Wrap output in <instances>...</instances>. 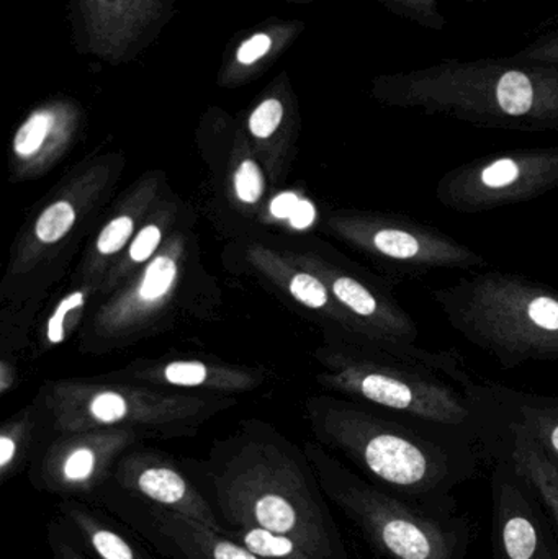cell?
<instances>
[{
	"mask_svg": "<svg viewBox=\"0 0 558 559\" xmlns=\"http://www.w3.org/2000/svg\"><path fill=\"white\" fill-rule=\"evenodd\" d=\"M298 202H300V199L294 192L281 193L271 202L272 216L277 219L290 218L292 213L297 209Z\"/></svg>",
	"mask_w": 558,
	"mask_h": 559,
	"instance_id": "obj_31",
	"label": "cell"
},
{
	"mask_svg": "<svg viewBox=\"0 0 558 559\" xmlns=\"http://www.w3.org/2000/svg\"><path fill=\"white\" fill-rule=\"evenodd\" d=\"M55 123V117L49 111H36L25 123L16 131L15 140H13V150L16 156L32 157L39 153L49 130Z\"/></svg>",
	"mask_w": 558,
	"mask_h": 559,
	"instance_id": "obj_19",
	"label": "cell"
},
{
	"mask_svg": "<svg viewBox=\"0 0 558 559\" xmlns=\"http://www.w3.org/2000/svg\"><path fill=\"white\" fill-rule=\"evenodd\" d=\"M314 472L333 502L383 559H467L471 522L459 511L428 508L383 491L327 455Z\"/></svg>",
	"mask_w": 558,
	"mask_h": 559,
	"instance_id": "obj_5",
	"label": "cell"
},
{
	"mask_svg": "<svg viewBox=\"0 0 558 559\" xmlns=\"http://www.w3.org/2000/svg\"><path fill=\"white\" fill-rule=\"evenodd\" d=\"M117 481L123 491L150 502L153 508L186 515L215 532H226L205 495L170 463L144 456L127 460L118 468Z\"/></svg>",
	"mask_w": 558,
	"mask_h": 559,
	"instance_id": "obj_10",
	"label": "cell"
},
{
	"mask_svg": "<svg viewBox=\"0 0 558 559\" xmlns=\"http://www.w3.org/2000/svg\"><path fill=\"white\" fill-rule=\"evenodd\" d=\"M134 231V222L130 216H118L111 219L97 239V251L102 255L117 254L130 241Z\"/></svg>",
	"mask_w": 558,
	"mask_h": 559,
	"instance_id": "obj_23",
	"label": "cell"
},
{
	"mask_svg": "<svg viewBox=\"0 0 558 559\" xmlns=\"http://www.w3.org/2000/svg\"><path fill=\"white\" fill-rule=\"evenodd\" d=\"M154 532L177 559H262L236 544L225 532H215L186 515L151 506Z\"/></svg>",
	"mask_w": 558,
	"mask_h": 559,
	"instance_id": "obj_12",
	"label": "cell"
},
{
	"mask_svg": "<svg viewBox=\"0 0 558 559\" xmlns=\"http://www.w3.org/2000/svg\"><path fill=\"white\" fill-rule=\"evenodd\" d=\"M199 483L225 528H268L317 559H349L317 472L277 447H246L210 465Z\"/></svg>",
	"mask_w": 558,
	"mask_h": 559,
	"instance_id": "obj_3",
	"label": "cell"
},
{
	"mask_svg": "<svg viewBox=\"0 0 558 559\" xmlns=\"http://www.w3.org/2000/svg\"><path fill=\"white\" fill-rule=\"evenodd\" d=\"M235 193L239 202L254 205L264 193V177L254 160H242L235 174Z\"/></svg>",
	"mask_w": 558,
	"mask_h": 559,
	"instance_id": "obj_21",
	"label": "cell"
},
{
	"mask_svg": "<svg viewBox=\"0 0 558 559\" xmlns=\"http://www.w3.org/2000/svg\"><path fill=\"white\" fill-rule=\"evenodd\" d=\"M474 391L484 407L482 452L484 455H501L510 460L514 469L536 492L558 535V466L520 423L495 406L484 383H475Z\"/></svg>",
	"mask_w": 558,
	"mask_h": 559,
	"instance_id": "obj_9",
	"label": "cell"
},
{
	"mask_svg": "<svg viewBox=\"0 0 558 559\" xmlns=\"http://www.w3.org/2000/svg\"><path fill=\"white\" fill-rule=\"evenodd\" d=\"M349 235L390 271L406 278L488 265L480 252L412 216L366 215L349 223Z\"/></svg>",
	"mask_w": 558,
	"mask_h": 559,
	"instance_id": "obj_7",
	"label": "cell"
},
{
	"mask_svg": "<svg viewBox=\"0 0 558 559\" xmlns=\"http://www.w3.org/2000/svg\"><path fill=\"white\" fill-rule=\"evenodd\" d=\"M379 97L484 130L558 131V62L441 59L383 79Z\"/></svg>",
	"mask_w": 558,
	"mask_h": 559,
	"instance_id": "obj_1",
	"label": "cell"
},
{
	"mask_svg": "<svg viewBox=\"0 0 558 559\" xmlns=\"http://www.w3.org/2000/svg\"><path fill=\"white\" fill-rule=\"evenodd\" d=\"M327 436L383 491L458 511L455 489L480 472V442L467 432L372 406L340 411Z\"/></svg>",
	"mask_w": 558,
	"mask_h": 559,
	"instance_id": "obj_2",
	"label": "cell"
},
{
	"mask_svg": "<svg viewBox=\"0 0 558 559\" xmlns=\"http://www.w3.org/2000/svg\"><path fill=\"white\" fill-rule=\"evenodd\" d=\"M284 117V107L275 98L262 102L249 118V130L259 140L272 136Z\"/></svg>",
	"mask_w": 558,
	"mask_h": 559,
	"instance_id": "obj_25",
	"label": "cell"
},
{
	"mask_svg": "<svg viewBox=\"0 0 558 559\" xmlns=\"http://www.w3.org/2000/svg\"><path fill=\"white\" fill-rule=\"evenodd\" d=\"M271 38H269L268 35H264V33H259V35H254L252 38L246 39V41L239 46L236 58H238V61L241 62V64H252V62L261 59L262 56L268 55L269 49H271Z\"/></svg>",
	"mask_w": 558,
	"mask_h": 559,
	"instance_id": "obj_29",
	"label": "cell"
},
{
	"mask_svg": "<svg viewBox=\"0 0 558 559\" xmlns=\"http://www.w3.org/2000/svg\"><path fill=\"white\" fill-rule=\"evenodd\" d=\"M393 12L415 23L422 28L442 32L448 25V19L441 10L442 0H387ZM467 3H478L482 0H464Z\"/></svg>",
	"mask_w": 558,
	"mask_h": 559,
	"instance_id": "obj_17",
	"label": "cell"
},
{
	"mask_svg": "<svg viewBox=\"0 0 558 559\" xmlns=\"http://www.w3.org/2000/svg\"><path fill=\"white\" fill-rule=\"evenodd\" d=\"M130 404L121 394L114 393V391L95 394L87 406L88 419L94 424H100V426L123 423L130 417Z\"/></svg>",
	"mask_w": 558,
	"mask_h": 559,
	"instance_id": "obj_20",
	"label": "cell"
},
{
	"mask_svg": "<svg viewBox=\"0 0 558 559\" xmlns=\"http://www.w3.org/2000/svg\"><path fill=\"white\" fill-rule=\"evenodd\" d=\"M314 222H317V209H314L313 203L310 200L300 199L297 209L288 218L292 228L304 231V229L311 228Z\"/></svg>",
	"mask_w": 558,
	"mask_h": 559,
	"instance_id": "obj_30",
	"label": "cell"
},
{
	"mask_svg": "<svg viewBox=\"0 0 558 559\" xmlns=\"http://www.w3.org/2000/svg\"><path fill=\"white\" fill-rule=\"evenodd\" d=\"M51 548L55 559H88L85 557L84 551L79 550L74 545L59 537L58 534H51Z\"/></svg>",
	"mask_w": 558,
	"mask_h": 559,
	"instance_id": "obj_32",
	"label": "cell"
},
{
	"mask_svg": "<svg viewBox=\"0 0 558 559\" xmlns=\"http://www.w3.org/2000/svg\"><path fill=\"white\" fill-rule=\"evenodd\" d=\"M85 296L82 292H74L71 295L66 296L58 308L52 312L51 318L48 321V328H46V337L51 344H59L64 341V321L68 318L69 312L74 309L82 308L84 306Z\"/></svg>",
	"mask_w": 558,
	"mask_h": 559,
	"instance_id": "obj_27",
	"label": "cell"
},
{
	"mask_svg": "<svg viewBox=\"0 0 558 559\" xmlns=\"http://www.w3.org/2000/svg\"><path fill=\"white\" fill-rule=\"evenodd\" d=\"M117 447L108 442H84L64 447L46 462L41 486L62 499L87 496L107 475L108 460Z\"/></svg>",
	"mask_w": 558,
	"mask_h": 559,
	"instance_id": "obj_11",
	"label": "cell"
},
{
	"mask_svg": "<svg viewBox=\"0 0 558 559\" xmlns=\"http://www.w3.org/2000/svg\"><path fill=\"white\" fill-rule=\"evenodd\" d=\"M558 189V144L518 147L461 164L436 183L435 195L459 215H482L533 202Z\"/></svg>",
	"mask_w": 558,
	"mask_h": 559,
	"instance_id": "obj_6",
	"label": "cell"
},
{
	"mask_svg": "<svg viewBox=\"0 0 558 559\" xmlns=\"http://www.w3.org/2000/svg\"><path fill=\"white\" fill-rule=\"evenodd\" d=\"M513 56L526 61L558 62V23L537 35Z\"/></svg>",
	"mask_w": 558,
	"mask_h": 559,
	"instance_id": "obj_24",
	"label": "cell"
},
{
	"mask_svg": "<svg viewBox=\"0 0 558 559\" xmlns=\"http://www.w3.org/2000/svg\"><path fill=\"white\" fill-rule=\"evenodd\" d=\"M177 262L170 255H157L150 262L143 278L136 286V301L141 306H154L166 298L177 280Z\"/></svg>",
	"mask_w": 558,
	"mask_h": 559,
	"instance_id": "obj_16",
	"label": "cell"
},
{
	"mask_svg": "<svg viewBox=\"0 0 558 559\" xmlns=\"http://www.w3.org/2000/svg\"><path fill=\"white\" fill-rule=\"evenodd\" d=\"M209 377V370L200 361H174L164 370V378L177 386H199Z\"/></svg>",
	"mask_w": 558,
	"mask_h": 559,
	"instance_id": "obj_26",
	"label": "cell"
},
{
	"mask_svg": "<svg viewBox=\"0 0 558 559\" xmlns=\"http://www.w3.org/2000/svg\"><path fill=\"white\" fill-rule=\"evenodd\" d=\"M449 325L503 370L558 360V289L488 271L431 292Z\"/></svg>",
	"mask_w": 558,
	"mask_h": 559,
	"instance_id": "obj_4",
	"label": "cell"
},
{
	"mask_svg": "<svg viewBox=\"0 0 558 559\" xmlns=\"http://www.w3.org/2000/svg\"><path fill=\"white\" fill-rule=\"evenodd\" d=\"M494 559H558V535L536 492L501 455H491Z\"/></svg>",
	"mask_w": 558,
	"mask_h": 559,
	"instance_id": "obj_8",
	"label": "cell"
},
{
	"mask_svg": "<svg viewBox=\"0 0 558 559\" xmlns=\"http://www.w3.org/2000/svg\"><path fill=\"white\" fill-rule=\"evenodd\" d=\"M62 514L78 528L84 544L100 559H150L141 554L123 535L108 527L87 506L78 499H62Z\"/></svg>",
	"mask_w": 558,
	"mask_h": 559,
	"instance_id": "obj_14",
	"label": "cell"
},
{
	"mask_svg": "<svg viewBox=\"0 0 558 559\" xmlns=\"http://www.w3.org/2000/svg\"><path fill=\"white\" fill-rule=\"evenodd\" d=\"M236 544L262 559H317L294 538L262 527L226 528Z\"/></svg>",
	"mask_w": 558,
	"mask_h": 559,
	"instance_id": "obj_15",
	"label": "cell"
},
{
	"mask_svg": "<svg viewBox=\"0 0 558 559\" xmlns=\"http://www.w3.org/2000/svg\"><path fill=\"white\" fill-rule=\"evenodd\" d=\"M290 293L297 301L311 309H323L330 302L327 285L314 275H294L290 280Z\"/></svg>",
	"mask_w": 558,
	"mask_h": 559,
	"instance_id": "obj_22",
	"label": "cell"
},
{
	"mask_svg": "<svg viewBox=\"0 0 558 559\" xmlns=\"http://www.w3.org/2000/svg\"><path fill=\"white\" fill-rule=\"evenodd\" d=\"M75 223V210L69 202L52 203L39 215L35 235L45 245H52L64 238Z\"/></svg>",
	"mask_w": 558,
	"mask_h": 559,
	"instance_id": "obj_18",
	"label": "cell"
},
{
	"mask_svg": "<svg viewBox=\"0 0 558 559\" xmlns=\"http://www.w3.org/2000/svg\"><path fill=\"white\" fill-rule=\"evenodd\" d=\"M495 406L520 423L558 466V396L530 393L507 384L484 383Z\"/></svg>",
	"mask_w": 558,
	"mask_h": 559,
	"instance_id": "obj_13",
	"label": "cell"
},
{
	"mask_svg": "<svg viewBox=\"0 0 558 559\" xmlns=\"http://www.w3.org/2000/svg\"><path fill=\"white\" fill-rule=\"evenodd\" d=\"M161 239H163V235H161V229L157 226L150 225L141 229L130 246L131 261L136 262V264L146 262L159 248Z\"/></svg>",
	"mask_w": 558,
	"mask_h": 559,
	"instance_id": "obj_28",
	"label": "cell"
}]
</instances>
